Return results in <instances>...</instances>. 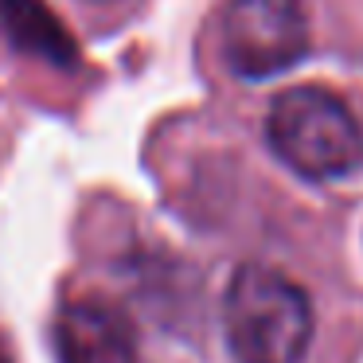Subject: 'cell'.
<instances>
[{
  "instance_id": "1",
  "label": "cell",
  "mask_w": 363,
  "mask_h": 363,
  "mask_svg": "<svg viewBox=\"0 0 363 363\" xmlns=\"http://www.w3.org/2000/svg\"><path fill=\"white\" fill-rule=\"evenodd\" d=\"M223 328L238 363H301L313 340V305L297 281L246 262L223 297Z\"/></svg>"
},
{
  "instance_id": "4",
  "label": "cell",
  "mask_w": 363,
  "mask_h": 363,
  "mask_svg": "<svg viewBox=\"0 0 363 363\" xmlns=\"http://www.w3.org/2000/svg\"><path fill=\"white\" fill-rule=\"evenodd\" d=\"M59 363H137L129 320L106 301H71L55 316Z\"/></svg>"
},
{
  "instance_id": "5",
  "label": "cell",
  "mask_w": 363,
  "mask_h": 363,
  "mask_svg": "<svg viewBox=\"0 0 363 363\" xmlns=\"http://www.w3.org/2000/svg\"><path fill=\"white\" fill-rule=\"evenodd\" d=\"M0 32L9 35V43L24 55L48 59L55 67H74L79 51L59 16L43 4V0H0Z\"/></svg>"
},
{
  "instance_id": "6",
  "label": "cell",
  "mask_w": 363,
  "mask_h": 363,
  "mask_svg": "<svg viewBox=\"0 0 363 363\" xmlns=\"http://www.w3.org/2000/svg\"><path fill=\"white\" fill-rule=\"evenodd\" d=\"M0 363H12V359H9V352H4V344H0Z\"/></svg>"
},
{
  "instance_id": "2",
  "label": "cell",
  "mask_w": 363,
  "mask_h": 363,
  "mask_svg": "<svg viewBox=\"0 0 363 363\" xmlns=\"http://www.w3.org/2000/svg\"><path fill=\"white\" fill-rule=\"evenodd\" d=\"M269 149L305 180H340L363 164V129L336 94L293 86L274 98L266 118Z\"/></svg>"
},
{
  "instance_id": "3",
  "label": "cell",
  "mask_w": 363,
  "mask_h": 363,
  "mask_svg": "<svg viewBox=\"0 0 363 363\" xmlns=\"http://www.w3.org/2000/svg\"><path fill=\"white\" fill-rule=\"evenodd\" d=\"M308 51V20L301 0H230L223 16V55L242 79L289 71Z\"/></svg>"
}]
</instances>
